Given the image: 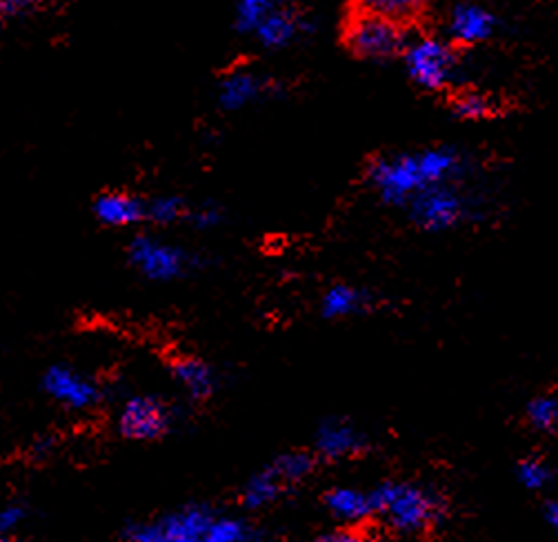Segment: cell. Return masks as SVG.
Listing matches in <instances>:
<instances>
[{"mask_svg": "<svg viewBox=\"0 0 558 542\" xmlns=\"http://www.w3.org/2000/svg\"><path fill=\"white\" fill-rule=\"evenodd\" d=\"M345 40L361 59L383 61L401 53L408 45L405 27L399 21L387 19L372 8L361 10L348 25Z\"/></svg>", "mask_w": 558, "mask_h": 542, "instance_id": "2", "label": "cell"}, {"mask_svg": "<svg viewBox=\"0 0 558 542\" xmlns=\"http://www.w3.org/2000/svg\"><path fill=\"white\" fill-rule=\"evenodd\" d=\"M527 420L536 427V429H554L558 427V401L551 396H538L534 401H530L527 405Z\"/></svg>", "mask_w": 558, "mask_h": 542, "instance_id": "24", "label": "cell"}, {"mask_svg": "<svg viewBox=\"0 0 558 542\" xmlns=\"http://www.w3.org/2000/svg\"><path fill=\"white\" fill-rule=\"evenodd\" d=\"M367 307V296L350 285H333L325 292L320 300V311L325 318H348L361 313Z\"/></svg>", "mask_w": 558, "mask_h": 542, "instance_id": "18", "label": "cell"}, {"mask_svg": "<svg viewBox=\"0 0 558 542\" xmlns=\"http://www.w3.org/2000/svg\"><path fill=\"white\" fill-rule=\"evenodd\" d=\"M36 8L32 3H25V0H0V21H8V19H16L23 14L34 12Z\"/></svg>", "mask_w": 558, "mask_h": 542, "instance_id": "29", "label": "cell"}, {"mask_svg": "<svg viewBox=\"0 0 558 542\" xmlns=\"http://www.w3.org/2000/svg\"><path fill=\"white\" fill-rule=\"evenodd\" d=\"M367 178L380 194V198L392 205H410L418 194L429 189L416 153L374 160Z\"/></svg>", "mask_w": 558, "mask_h": 542, "instance_id": "4", "label": "cell"}, {"mask_svg": "<svg viewBox=\"0 0 558 542\" xmlns=\"http://www.w3.org/2000/svg\"><path fill=\"white\" fill-rule=\"evenodd\" d=\"M130 260L149 281H174L183 276L192 264V258L177 245L156 241L151 236H136L130 243Z\"/></svg>", "mask_w": 558, "mask_h": 542, "instance_id": "5", "label": "cell"}, {"mask_svg": "<svg viewBox=\"0 0 558 542\" xmlns=\"http://www.w3.org/2000/svg\"><path fill=\"white\" fill-rule=\"evenodd\" d=\"M325 507L333 518H339L350 525H359L365 518L374 516L372 494L354 486H333L325 494Z\"/></svg>", "mask_w": 558, "mask_h": 542, "instance_id": "12", "label": "cell"}, {"mask_svg": "<svg viewBox=\"0 0 558 542\" xmlns=\"http://www.w3.org/2000/svg\"><path fill=\"white\" fill-rule=\"evenodd\" d=\"M190 219L198 230H211L220 223V211L214 205H207V207H201L194 213H190Z\"/></svg>", "mask_w": 558, "mask_h": 542, "instance_id": "28", "label": "cell"}, {"mask_svg": "<svg viewBox=\"0 0 558 542\" xmlns=\"http://www.w3.org/2000/svg\"><path fill=\"white\" fill-rule=\"evenodd\" d=\"M94 215L107 227H132L147 219V202L128 192H105L94 200Z\"/></svg>", "mask_w": 558, "mask_h": 542, "instance_id": "10", "label": "cell"}, {"mask_svg": "<svg viewBox=\"0 0 558 542\" xmlns=\"http://www.w3.org/2000/svg\"><path fill=\"white\" fill-rule=\"evenodd\" d=\"M271 10L274 3H267V0H245L236 8V29L243 34H254Z\"/></svg>", "mask_w": 558, "mask_h": 542, "instance_id": "23", "label": "cell"}, {"mask_svg": "<svg viewBox=\"0 0 558 542\" xmlns=\"http://www.w3.org/2000/svg\"><path fill=\"white\" fill-rule=\"evenodd\" d=\"M314 542H376V540H374V535H369V533L363 531V529H352V527H348V529H339V531L325 533V535H320V538L314 540Z\"/></svg>", "mask_w": 558, "mask_h": 542, "instance_id": "26", "label": "cell"}, {"mask_svg": "<svg viewBox=\"0 0 558 542\" xmlns=\"http://www.w3.org/2000/svg\"><path fill=\"white\" fill-rule=\"evenodd\" d=\"M45 392L72 409H87L98 401V387L83 378L78 371L65 365H53L43 378Z\"/></svg>", "mask_w": 558, "mask_h": 542, "instance_id": "8", "label": "cell"}, {"mask_svg": "<svg viewBox=\"0 0 558 542\" xmlns=\"http://www.w3.org/2000/svg\"><path fill=\"white\" fill-rule=\"evenodd\" d=\"M369 494L374 516H380L401 533H423L440 514L438 501L423 486L412 482H383Z\"/></svg>", "mask_w": 558, "mask_h": 542, "instance_id": "1", "label": "cell"}, {"mask_svg": "<svg viewBox=\"0 0 558 542\" xmlns=\"http://www.w3.org/2000/svg\"><path fill=\"white\" fill-rule=\"evenodd\" d=\"M519 480L527 490H543V486L549 484L551 471L541 458H525L519 465Z\"/></svg>", "mask_w": 558, "mask_h": 542, "instance_id": "25", "label": "cell"}, {"mask_svg": "<svg viewBox=\"0 0 558 542\" xmlns=\"http://www.w3.org/2000/svg\"><path fill=\"white\" fill-rule=\"evenodd\" d=\"M21 516H23V512L19 507H10L5 512H0V535L10 531V529H14L21 520Z\"/></svg>", "mask_w": 558, "mask_h": 542, "instance_id": "30", "label": "cell"}, {"mask_svg": "<svg viewBox=\"0 0 558 542\" xmlns=\"http://www.w3.org/2000/svg\"><path fill=\"white\" fill-rule=\"evenodd\" d=\"M158 522L165 531L167 542H201L211 522V516L203 507H190Z\"/></svg>", "mask_w": 558, "mask_h": 542, "instance_id": "15", "label": "cell"}, {"mask_svg": "<svg viewBox=\"0 0 558 542\" xmlns=\"http://www.w3.org/2000/svg\"><path fill=\"white\" fill-rule=\"evenodd\" d=\"M172 373L177 381L187 390V394L196 401H203L211 396L214 392V371L209 369L207 362L192 358V356H181L174 358L172 362Z\"/></svg>", "mask_w": 558, "mask_h": 542, "instance_id": "16", "label": "cell"}, {"mask_svg": "<svg viewBox=\"0 0 558 542\" xmlns=\"http://www.w3.org/2000/svg\"><path fill=\"white\" fill-rule=\"evenodd\" d=\"M547 520H549V525L558 531V503H551V505L547 507Z\"/></svg>", "mask_w": 558, "mask_h": 542, "instance_id": "31", "label": "cell"}, {"mask_svg": "<svg viewBox=\"0 0 558 542\" xmlns=\"http://www.w3.org/2000/svg\"><path fill=\"white\" fill-rule=\"evenodd\" d=\"M452 110L459 119H465V121H485L494 114V104L481 96V94H474V91H465V94H459L452 102Z\"/></svg>", "mask_w": 558, "mask_h": 542, "instance_id": "22", "label": "cell"}, {"mask_svg": "<svg viewBox=\"0 0 558 542\" xmlns=\"http://www.w3.org/2000/svg\"><path fill=\"white\" fill-rule=\"evenodd\" d=\"M267 83L252 72H234L226 76L218 85V102L230 112L243 110V107L256 102L265 94Z\"/></svg>", "mask_w": 558, "mask_h": 542, "instance_id": "13", "label": "cell"}, {"mask_svg": "<svg viewBox=\"0 0 558 542\" xmlns=\"http://www.w3.org/2000/svg\"><path fill=\"white\" fill-rule=\"evenodd\" d=\"M283 490H286L283 480L271 471V467H267L247 480V484L243 486L241 503L247 509H263L281 496Z\"/></svg>", "mask_w": 558, "mask_h": 542, "instance_id": "17", "label": "cell"}, {"mask_svg": "<svg viewBox=\"0 0 558 542\" xmlns=\"http://www.w3.org/2000/svg\"><path fill=\"white\" fill-rule=\"evenodd\" d=\"M410 213L418 227L427 232H445L463 221L465 200L448 185L432 187L410 202Z\"/></svg>", "mask_w": 558, "mask_h": 542, "instance_id": "6", "label": "cell"}, {"mask_svg": "<svg viewBox=\"0 0 558 542\" xmlns=\"http://www.w3.org/2000/svg\"><path fill=\"white\" fill-rule=\"evenodd\" d=\"M269 467L288 486V484L305 480L314 471L316 458L310 452H288V454L278 456Z\"/></svg>", "mask_w": 558, "mask_h": 542, "instance_id": "20", "label": "cell"}, {"mask_svg": "<svg viewBox=\"0 0 558 542\" xmlns=\"http://www.w3.org/2000/svg\"><path fill=\"white\" fill-rule=\"evenodd\" d=\"M130 542H167V538L160 522H154V525L134 527L130 531Z\"/></svg>", "mask_w": 558, "mask_h": 542, "instance_id": "27", "label": "cell"}, {"mask_svg": "<svg viewBox=\"0 0 558 542\" xmlns=\"http://www.w3.org/2000/svg\"><path fill=\"white\" fill-rule=\"evenodd\" d=\"M316 454L327 460H341L359 456L367 443L363 433L348 420H327L318 427L314 439Z\"/></svg>", "mask_w": 558, "mask_h": 542, "instance_id": "9", "label": "cell"}, {"mask_svg": "<svg viewBox=\"0 0 558 542\" xmlns=\"http://www.w3.org/2000/svg\"><path fill=\"white\" fill-rule=\"evenodd\" d=\"M119 427L123 436L130 441H158L170 429V409L154 396H134L125 403Z\"/></svg>", "mask_w": 558, "mask_h": 542, "instance_id": "7", "label": "cell"}, {"mask_svg": "<svg viewBox=\"0 0 558 542\" xmlns=\"http://www.w3.org/2000/svg\"><path fill=\"white\" fill-rule=\"evenodd\" d=\"M403 59L410 78L429 91L448 87L457 72V57L450 42L434 36H421L408 40L403 49Z\"/></svg>", "mask_w": 558, "mask_h": 542, "instance_id": "3", "label": "cell"}, {"mask_svg": "<svg viewBox=\"0 0 558 542\" xmlns=\"http://www.w3.org/2000/svg\"><path fill=\"white\" fill-rule=\"evenodd\" d=\"M496 19L478 5H459L450 14L448 34L457 45H476L494 34Z\"/></svg>", "mask_w": 558, "mask_h": 542, "instance_id": "11", "label": "cell"}, {"mask_svg": "<svg viewBox=\"0 0 558 542\" xmlns=\"http://www.w3.org/2000/svg\"><path fill=\"white\" fill-rule=\"evenodd\" d=\"M0 542H8V540H5V538H3V535H0Z\"/></svg>", "mask_w": 558, "mask_h": 542, "instance_id": "32", "label": "cell"}, {"mask_svg": "<svg viewBox=\"0 0 558 542\" xmlns=\"http://www.w3.org/2000/svg\"><path fill=\"white\" fill-rule=\"evenodd\" d=\"M201 542H265L263 535L243 520L211 518Z\"/></svg>", "mask_w": 558, "mask_h": 542, "instance_id": "19", "label": "cell"}, {"mask_svg": "<svg viewBox=\"0 0 558 542\" xmlns=\"http://www.w3.org/2000/svg\"><path fill=\"white\" fill-rule=\"evenodd\" d=\"M185 215H190V211L181 198L162 196V198L147 202V219L145 221H149L154 225H174L181 219H185Z\"/></svg>", "mask_w": 558, "mask_h": 542, "instance_id": "21", "label": "cell"}, {"mask_svg": "<svg viewBox=\"0 0 558 542\" xmlns=\"http://www.w3.org/2000/svg\"><path fill=\"white\" fill-rule=\"evenodd\" d=\"M301 32H303V21L299 14H294L292 10L274 5V10L267 14V19L256 27L254 36L267 49H281V47L290 45Z\"/></svg>", "mask_w": 558, "mask_h": 542, "instance_id": "14", "label": "cell"}]
</instances>
